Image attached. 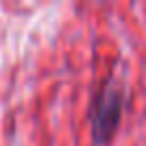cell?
Masks as SVG:
<instances>
[{
  "mask_svg": "<svg viewBox=\"0 0 146 146\" xmlns=\"http://www.w3.org/2000/svg\"><path fill=\"white\" fill-rule=\"evenodd\" d=\"M125 110V88L116 75L108 80L97 92L90 110V129L95 146H108L114 137Z\"/></svg>",
  "mask_w": 146,
  "mask_h": 146,
  "instance_id": "6da1fadb",
  "label": "cell"
}]
</instances>
